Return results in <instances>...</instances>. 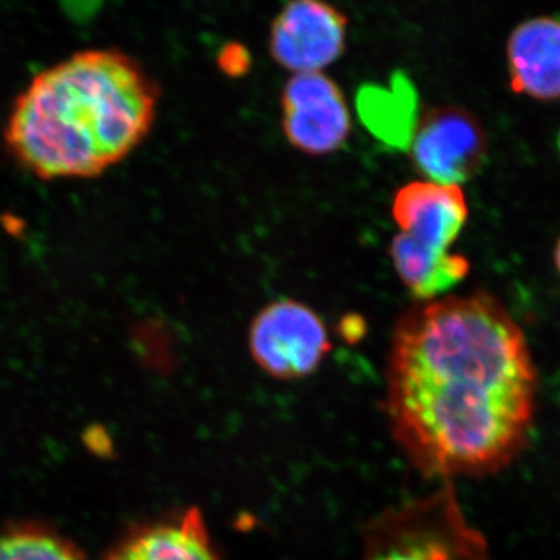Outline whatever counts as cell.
Masks as SVG:
<instances>
[{"instance_id": "1", "label": "cell", "mask_w": 560, "mask_h": 560, "mask_svg": "<svg viewBox=\"0 0 560 560\" xmlns=\"http://www.w3.org/2000/svg\"><path fill=\"white\" fill-rule=\"evenodd\" d=\"M537 372L525 334L485 291L404 313L386 363L385 412L427 477L495 474L528 441Z\"/></svg>"}, {"instance_id": "2", "label": "cell", "mask_w": 560, "mask_h": 560, "mask_svg": "<svg viewBox=\"0 0 560 560\" xmlns=\"http://www.w3.org/2000/svg\"><path fill=\"white\" fill-rule=\"evenodd\" d=\"M160 90L135 58L81 50L36 73L14 102L3 139L40 179L92 178L149 136Z\"/></svg>"}, {"instance_id": "3", "label": "cell", "mask_w": 560, "mask_h": 560, "mask_svg": "<svg viewBox=\"0 0 560 560\" xmlns=\"http://www.w3.org/2000/svg\"><path fill=\"white\" fill-rule=\"evenodd\" d=\"M469 217L459 186L412 180L394 195L399 234L389 245L397 275L416 300H438L469 275L470 264L451 248Z\"/></svg>"}, {"instance_id": "4", "label": "cell", "mask_w": 560, "mask_h": 560, "mask_svg": "<svg viewBox=\"0 0 560 560\" xmlns=\"http://www.w3.org/2000/svg\"><path fill=\"white\" fill-rule=\"evenodd\" d=\"M364 548L363 560H475L477 552L448 493L386 511L368 526Z\"/></svg>"}, {"instance_id": "5", "label": "cell", "mask_w": 560, "mask_h": 560, "mask_svg": "<svg viewBox=\"0 0 560 560\" xmlns=\"http://www.w3.org/2000/svg\"><path fill=\"white\" fill-rule=\"evenodd\" d=\"M250 359L265 374L291 382L318 370L331 350L323 318L301 301H272L250 320Z\"/></svg>"}, {"instance_id": "6", "label": "cell", "mask_w": 560, "mask_h": 560, "mask_svg": "<svg viewBox=\"0 0 560 560\" xmlns=\"http://www.w3.org/2000/svg\"><path fill=\"white\" fill-rule=\"evenodd\" d=\"M488 142L480 121L452 106L427 110L410 138L411 162L431 183L459 186L474 178L486 160Z\"/></svg>"}, {"instance_id": "7", "label": "cell", "mask_w": 560, "mask_h": 560, "mask_svg": "<svg viewBox=\"0 0 560 560\" xmlns=\"http://www.w3.org/2000/svg\"><path fill=\"white\" fill-rule=\"evenodd\" d=\"M280 124L290 145L308 156L340 150L352 130L341 88L323 72L296 73L280 95Z\"/></svg>"}, {"instance_id": "8", "label": "cell", "mask_w": 560, "mask_h": 560, "mask_svg": "<svg viewBox=\"0 0 560 560\" xmlns=\"http://www.w3.org/2000/svg\"><path fill=\"white\" fill-rule=\"evenodd\" d=\"M348 18L320 0H293L272 21L268 49L280 68L320 72L340 60L348 43Z\"/></svg>"}, {"instance_id": "9", "label": "cell", "mask_w": 560, "mask_h": 560, "mask_svg": "<svg viewBox=\"0 0 560 560\" xmlns=\"http://www.w3.org/2000/svg\"><path fill=\"white\" fill-rule=\"evenodd\" d=\"M512 91L536 101L560 98V20L539 16L522 22L508 39Z\"/></svg>"}, {"instance_id": "10", "label": "cell", "mask_w": 560, "mask_h": 560, "mask_svg": "<svg viewBox=\"0 0 560 560\" xmlns=\"http://www.w3.org/2000/svg\"><path fill=\"white\" fill-rule=\"evenodd\" d=\"M106 560H223L200 508L136 530Z\"/></svg>"}, {"instance_id": "11", "label": "cell", "mask_w": 560, "mask_h": 560, "mask_svg": "<svg viewBox=\"0 0 560 560\" xmlns=\"http://www.w3.org/2000/svg\"><path fill=\"white\" fill-rule=\"evenodd\" d=\"M0 560H84L65 537L38 526L0 530Z\"/></svg>"}, {"instance_id": "12", "label": "cell", "mask_w": 560, "mask_h": 560, "mask_svg": "<svg viewBox=\"0 0 560 560\" xmlns=\"http://www.w3.org/2000/svg\"><path fill=\"white\" fill-rule=\"evenodd\" d=\"M249 54L241 44H230L221 50L219 57L220 69L226 75L237 77L246 73L249 68Z\"/></svg>"}, {"instance_id": "13", "label": "cell", "mask_w": 560, "mask_h": 560, "mask_svg": "<svg viewBox=\"0 0 560 560\" xmlns=\"http://www.w3.org/2000/svg\"><path fill=\"white\" fill-rule=\"evenodd\" d=\"M555 264H556V267H558V270L560 272V237L558 241V245H556V249H555Z\"/></svg>"}]
</instances>
